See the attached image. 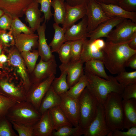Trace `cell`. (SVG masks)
<instances>
[{
    "instance_id": "obj_15",
    "label": "cell",
    "mask_w": 136,
    "mask_h": 136,
    "mask_svg": "<svg viewBox=\"0 0 136 136\" xmlns=\"http://www.w3.org/2000/svg\"><path fill=\"white\" fill-rule=\"evenodd\" d=\"M78 23L74 24L67 29L65 34L66 42L84 40L88 38L87 30V18L86 15Z\"/></svg>"
},
{
    "instance_id": "obj_31",
    "label": "cell",
    "mask_w": 136,
    "mask_h": 136,
    "mask_svg": "<svg viewBox=\"0 0 136 136\" xmlns=\"http://www.w3.org/2000/svg\"><path fill=\"white\" fill-rule=\"evenodd\" d=\"M51 6L54 10L53 15L55 23L62 25L64 22L66 12L65 3L61 0H52Z\"/></svg>"
},
{
    "instance_id": "obj_28",
    "label": "cell",
    "mask_w": 136,
    "mask_h": 136,
    "mask_svg": "<svg viewBox=\"0 0 136 136\" xmlns=\"http://www.w3.org/2000/svg\"><path fill=\"white\" fill-rule=\"evenodd\" d=\"M52 121L54 130L64 126H73L61 109L59 106L49 110Z\"/></svg>"
},
{
    "instance_id": "obj_43",
    "label": "cell",
    "mask_w": 136,
    "mask_h": 136,
    "mask_svg": "<svg viewBox=\"0 0 136 136\" xmlns=\"http://www.w3.org/2000/svg\"><path fill=\"white\" fill-rule=\"evenodd\" d=\"M0 42L3 47H10L15 45L14 37L11 32L0 29Z\"/></svg>"
},
{
    "instance_id": "obj_49",
    "label": "cell",
    "mask_w": 136,
    "mask_h": 136,
    "mask_svg": "<svg viewBox=\"0 0 136 136\" xmlns=\"http://www.w3.org/2000/svg\"><path fill=\"white\" fill-rule=\"evenodd\" d=\"M90 0H66L65 2L68 5L74 6L82 4H87Z\"/></svg>"
},
{
    "instance_id": "obj_17",
    "label": "cell",
    "mask_w": 136,
    "mask_h": 136,
    "mask_svg": "<svg viewBox=\"0 0 136 136\" xmlns=\"http://www.w3.org/2000/svg\"><path fill=\"white\" fill-rule=\"evenodd\" d=\"M124 19L113 17L101 23L89 34V42L91 43L100 38H106L113 28Z\"/></svg>"
},
{
    "instance_id": "obj_52",
    "label": "cell",
    "mask_w": 136,
    "mask_h": 136,
    "mask_svg": "<svg viewBox=\"0 0 136 136\" xmlns=\"http://www.w3.org/2000/svg\"><path fill=\"white\" fill-rule=\"evenodd\" d=\"M8 60L7 57L3 53L0 54V68H2L3 65Z\"/></svg>"
},
{
    "instance_id": "obj_21",
    "label": "cell",
    "mask_w": 136,
    "mask_h": 136,
    "mask_svg": "<svg viewBox=\"0 0 136 136\" xmlns=\"http://www.w3.org/2000/svg\"><path fill=\"white\" fill-rule=\"evenodd\" d=\"M122 105L124 114L123 129L136 126V99L123 100Z\"/></svg>"
},
{
    "instance_id": "obj_14",
    "label": "cell",
    "mask_w": 136,
    "mask_h": 136,
    "mask_svg": "<svg viewBox=\"0 0 136 136\" xmlns=\"http://www.w3.org/2000/svg\"><path fill=\"white\" fill-rule=\"evenodd\" d=\"M57 64L55 59L47 61L41 59L34 70V84L40 82L56 73Z\"/></svg>"
},
{
    "instance_id": "obj_56",
    "label": "cell",
    "mask_w": 136,
    "mask_h": 136,
    "mask_svg": "<svg viewBox=\"0 0 136 136\" xmlns=\"http://www.w3.org/2000/svg\"><path fill=\"white\" fill-rule=\"evenodd\" d=\"M1 74V72L0 71V74Z\"/></svg>"
},
{
    "instance_id": "obj_8",
    "label": "cell",
    "mask_w": 136,
    "mask_h": 136,
    "mask_svg": "<svg viewBox=\"0 0 136 136\" xmlns=\"http://www.w3.org/2000/svg\"><path fill=\"white\" fill-rule=\"evenodd\" d=\"M111 130L106 122L103 106L99 104L94 118L88 126L84 129V136H108Z\"/></svg>"
},
{
    "instance_id": "obj_41",
    "label": "cell",
    "mask_w": 136,
    "mask_h": 136,
    "mask_svg": "<svg viewBox=\"0 0 136 136\" xmlns=\"http://www.w3.org/2000/svg\"><path fill=\"white\" fill-rule=\"evenodd\" d=\"M19 136H33V126L11 122Z\"/></svg>"
},
{
    "instance_id": "obj_37",
    "label": "cell",
    "mask_w": 136,
    "mask_h": 136,
    "mask_svg": "<svg viewBox=\"0 0 136 136\" xmlns=\"http://www.w3.org/2000/svg\"><path fill=\"white\" fill-rule=\"evenodd\" d=\"M84 40L71 41L70 61L74 62L80 60L82 52Z\"/></svg>"
},
{
    "instance_id": "obj_39",
    "label": "cell",
    "mask_w": 136,
    "mask_h": 136,
    "mask_svg": "<svg viewBox=\"0 0 136 136\" xmlns=\"http://www.w3.org/2000/svg\"><path fill=\"white\" fill-rule=\"evenodd\" d=\"M71 41L65 42L60 47L57 53L61 64H66L70 60Z\"/></svg>"
},
{
    "instance_id": "obj_58",
    "label": "cell",
    "mask_w": 136,
    "mask_h": 136,
    "mask_svg": "<svg viewBox=\"0 0 136 136\" xmlns=\"http://www.w3.org/2000/svg\"><path fill=\"white\" fill-rule=\"evenodd\" d=\"M1 94V93H0Z\"/></svg>"
},
{
    "instance_id": "obj_11",
    "label": "cell",
    "mask_w": 136,
    "mask_h": 136,
    "mask_svg": "<svg viewBox=\"0 0 136 136\" xmlns=\"http://www.w3.org/2000/svg\"><path fill=\"white\" fill-rule=\"evenodd\" d=\"M7 79H0V93L17 103L26 101L27 92L24 86Z\"/></svg>"
},
{
    "instance_id": "obj_26",
    "label": "cell",
    "mask_w": 136,
    "mask_h": 136,
    "mask_svg": "<svg viewBox=\"0 0 136 136\" xmlns=\"http://www.w3.org/2000/svg\"><path fill=\"white\" fill-rule=\"evenodd\" d=\"M61 101L60 95L54 91L51 86L43 99L38 111L42 114L50 109L59 106Z\"/></svg>"
},
{
    "instance_id": "obj_19",
    "label": "cell",
    "mask_w": 136,
    "mask_h": 136,
    "mask_svg": "<svg viewBox=\"0 0 136 136\" xmlns=\"http://www.w3.org/2000/svg\"><path fill=\"white\" fill-rule=\"evenodd\" d=\"M33 136H52L54 130L48 110L42 114L40 119L33 126Z\"/></svg>"
},
{
    "instance_id": "obj_36",
    "label": "cell",
    "mask_w": 136,
    "mask_h": 136,
    "mask_svg": "<svg viewBox=\"0 0 136 136\" xmlns=\"http://www.w3.org/2000/svg\"><path fill=\"white\" fill-rule=\"evenodd\" d=\"M21 53V55L28 69L30 72H32L39 56L38 51L35 50L32 52L30 51Z\"/></svg>"
},
{
    "instance_id": "obj_45",
    "label": "cell",
    "mask_w": 136,
    "mask_h": 136,
    "mask_svg": "<svg viewBox=\"0 0 136 136\" xmlns=\"http://www.w3.org/2000/svg\"><path fill=\"white\" fill-rule=\"evenodd\" d=\"M117 5L128 11L136 12V0H118Z\"/></svg>"
},
{
    "instance_id": "obj_20",
    "label": "cell",
    "mask_w": 136,
    "mask_h": 136,
    "mask_svg": "<svg viewBox=\"0 0 136 136\" xmlns=\"http://www.w3.org/2000/svg\"><path fill=\"white\" fill-rule=\"evenodd\" d=\"M46 22L39 27L37 30L38 36V52L41 59L44 61H47L55 59L52 54L50 47L47 42L45 31L46 25Z\"/></svg>"
},
{
    "instance_id": "obj_27",
    "label": "cell",
    "mask_w": 136,
    "mask_h": 136,
    "mask_svg": "<svg viewBox=\"0 0 136 136\" xmlns=\"http://www.w3.org/2000/svg\"><path fill=\"white\" fill-rule=\"evenodd\" d=\"M84 71L107 80L110 79V76L106 73L103 61L93 59L85 63Z\"/></svg>"
},
{
    "instance_id": "obj_42",
    "label": "cell",
    "mask_w": 136,
    "mask_h": 136,
    "mask_svg": "<svg viewBox=\"0 0 136 136\" xmlns=\"http://www.w3.org/2000/svg\"><path fill=\"white\" fill-rule=\"evenodd\" d=\"M41 5L40 10L44 14V21H48L51 18L53 14L51 11V2L52 0H36Z\"/></svg>"
},
{
    "instance_id": "obj_25",
    "label": "cell",
    "mask_w": 136,
    "mask_h": 136,
    "mask_svg": "<svg viewBox=\"0 0 136 136\" xmlns=\"http://www.w3.org/2000/svg\"><path fill=\"white\" fill-rule=\"evenodd\" d=\"M99 3L109 17H117L129 19L136 23V12L128 11L116 5Z\"/></svg>"
},
{
    "instance_id": "obj_12",
    "label": "cell",
    "mask_w": 136,
    "mask_h": 136,
    "mask_svg": "<svg viewBox=\"0 0 136 136\" xmlns=\"http://www.w3.org/2000/svg\"><path fill=\"white\" fill-rule=\"evenodd\" d=\"M19 52L16 48L11 49L9 52L8 60L19 74L27 93L31 85V82L27 73L24 62Z\"/></svg>"
},
{
    "instance_id": "obj_22",
    "label": "cell",
    "mask_w": 136,
    "mask_h": 136,
    "mask_svg": "<svg viewBox=\"0 0 136 136\" xmlns=\"http://www.w3.org/2000/svg\"><path fill=\"white\" fill-rule=\"evenodd\" d=\"M38 7V3L35 0L25 9L24 13L26 21L34 32L40 25L44 18L41 17V12Z\"/></svg>"
},
{
    "instance_id": "obj_33",
    "label": "cell",
    "mask_w": 136,
    "mask_h": 136,
    "mask_svg": "<svg viewBox=\"0 0 136 136\" xmlns=\"http://www.w3.org/2000/svg\"><path fill=\"white\" fill-rule=\"evenodd\" d=\"M88 83L87 77L84 74L77 83L70 88L65 93L73 98H78L87 87Z\"/></svg>"
},
{
    "instance_id": "obj_5",
    "label": "cell",
    "mask_w": 136,
    "mask_h": 136,
    "mask_svg": "<svg viewBox=\"0 0 136 136\" xmlns=\"http://www.w3.org/2000/svg\"><path fill=\"white\" fill-rule=\"evenodd\" d=\"M79 125L83 129L87 128L95 117L99 103L86 87L79 98Z\"/></svg>"
},
{
    "instance_id": "obj_24",
    "label": "cell",
    "mask_w": 136,
    "mask_h": 136,
    "mask_svg": "<svg viewBox=\"0 0 136 136\" xmlns=\"http://www.w3.org/2000/svg\"><path fill=\"white\" fill-rule=\"evenodd\" d=\"M103 59L102 49L97 47L93 42L90 43L87 39L85 40L80 60L84 63L91 60L98 59L103 61Z\"/></svg>"
},
{
    "instance_id": "obj_34",
    "label": "cell",
    "mask_w": 136,
    "mask_h": 136,
    "mask_svg": "<svg viewBox=\"0 0 136 136\" xmlns=\"http://www.w3.org/2000/svg\"><path fill=\"white\" fill-rule=\"evenodd\" d=\"M19 18L17 17L13 18L11 28L9 30L14 37L21 33L27 34L34 33L31 28L23 23Z\"/></svg>"
},
{
    "instance_id": "obj_7",
    "label": "cell",
    "mask_w": 136,
    "mask_h": 136,
    "mask_svg": "<svg viewBox=\"0 0 136 136\" xmlns=\"http://www.w3.org/2000/svg\"><path fill=\"white\" fill-rule=\"evenodd\" d=\"M86 15L89 34L99 24L112 17L106 14L100 4L95 0H90L87 4Z\"/></svg>"
},
{
    "instance_id": "obj_53",
    "label": "cell",
    "mask_w": 136,
    "mask_h": 136,
    "mask_svg": "<svg viewBox=\"0 0 136 136\" xmlns=\"http://www.w3.org/2000/svg\"><path fill=\"white\" fill-rule=\"evenodd\" d=\"M5 13V12L3 10L0 9V17Z\"/></svg>"
},
{
    "instance_id": "obj_2",
    "label": "cell",
    "mask_w": 136,
    "mask_h": 136,
    "mask_svg": "<svg viewBox=\"0 0 136 136\" xmlns=\"http://www.w3.org/2000/svg\"><path fill=\"white\" fill-rule=\"evenodd\" d=\"M88 83L87 87L99 104L103 105L108 94L115 92L121 95L124 87L120 84L115 77L110 76L107 80L84 71Z\"/></svg>"
},
{
    "instance_id": "obj_46",
    "label": "cell",
    "mask_w": 136,
    "mask_h": 136,
    "mask_svg": "<svg viewBox=\"0 0 136 136\" xmlns=\"http://www.w3.org/2000/svg\"><path fill=\"white\" fill-rule=\"evenodd\" d=\"M13 18L9 14L5 13L0 17V29L9 30L11 28Z\"/></svg>"
},
{
    "instance_id": "obj_29",
    "label": "cell",
    "mask_w": 136,
    "mask_h": 136,
    "mask_svg": "<svg viewBox=\"0 0 136 136\" xmlns=\"http://www.w3.org/2000/svg\"><path fill=\"white\" fill-rule=\"evenodd\" d=\"M53 26L54 33L49 46L51 48V50L52 53H57L61 46L66 42L65 34L66 29L63 27H60L59 24L55 23L53 24Z\"/></svg>"
},
{
    "instance_id": "obj_3",
    "label": "cell",
    "mask_w": 136,
    "mask_h": 136,
    "mask_svg": "<svg viewBox=\"0 0 136 136\" xmlns=\"http://www.w3.org/2000/svg\"><path fill=\"white\" fill-rule=\"evenodd\" d=\"M121 94L115 92L109 94L103 106L107 125L111 131L123 130L124 114Z\"/></svg>"
},
{
    "instance_id": "obj_13",
    "label": "cell",
    "mask_w": 136,
    "mask_h": 136,
    "mask_svg": "<svg viewBox=\"0 0 136 136\" xmlns=\"http://www.w3.org/2000/svg\"><path fill=\"white\" fill-rule=\"evenodd\" d=\"M35 0H0V9L13 18L23 17L25 9Z\"/></svg>"
},
{
    "instance_id": "obj_35",
    "label": "cell",
    "mask_w": 136,
    "mask_h": 136,
    "mask_svg": "<svg viewBox=\"0 0 136 136\" xmlns=\"http://www.w3.org/2000/svg\"><path fill=\"white\" fill-rule=\"evenodd\" d=\"M118 83L124 87L126 86L136 83V71L122 72L115 77Z\"/></svg>"
},
{
    "instance_id": "obj_50",
    "label": "cell",
    "mask_w": 136,
    "mask_h": 136,
    "mask_svg": "<svg viewBox=\"0 0 136 136\" xmlns=\"http://www.w3.org/2000/svg\"><path fill=\"white\" fill-rule=\"evenodd\" d=\"M128 45L131 49L136 50V32L132 36L128 43Z\"/></svg>"
},
{
    "instance_id": "obj_57",
    "label": "cell",
    "mask_w": 136,
    "mask_h": 136,
    "mask_svg": "<svg viewBox=\"0 0 136 136\" xmlns=\"http://www.w3.org/2000/svg\"><path fill=\"white\" fill-rule=\"evenodd\" d=\"M1 117H0V118H1Z\"/></svg>"
},
{
    "instance_id": "obj_44",
    "label": "cell",
    "mask_w": 136,
    "mask_h": 136,
    "mask_svg": "<svg viewBox=\"0 0 136 136\" xmlns=\"http://www.w3.org/2000/svg\"><path fill=\"white\" fill-rule=\"evenodd\" d=\"M121 95L123 100L136 99V83L124 87L123 91Z\"/></svg>"
},
{
    "instance_id": "obj_9",
    "label": "cell",
    "mask_w": 136,
    "mask_h": 136,
    "mask_svg": "<svg viewBox=\"0 0 136 136\" xmlns=\"http://www.w3.org/2000/svg\"><path fill=\"white\" fill-rule=\"evenodd\" d=\"M55 78V75H52L42 81L35 84L32 89L27 93L26 101L38 110L43 99Z\"/></svg>"
},
{
    "instance_id": "obj_6",
    "label": "cell",
    "mask_w": 136,
    "mask_h": 136,
    "mask_svg": "<svg viewBox=\"0 0 136 136\" xmlns=\"http://www.w3.org/2000/svg\"><path fill=\"white\" fill-rule=\"evenodd\" d=\"M112 29L106 38V41L114 43L128 41L136 32V23L124 19Z\"/></svg>"
},
{
    "instance_id": "obj_48",
    "label": "cell",
    "mask_w": 136,
    "mask_h": 136,
    "mask_svg": "<svg viewBox=\"0 0 136 136\" xmlns=\"http://www.w3.org/2000/svg\"><path fill=\"white\" fill-rule=\"evenodd\" d=\"M126 67H129L133 69H136V53L130 56L127 59Z\"/></svg>"
},
{
    "instance_id": "obj_54",
    "label": "cell",
    "mask_w": 136,
    "mask_h": 136,
    "mask_svg": "<svg viewBox=\"0 0 136 136\" xmlns=\"http://www.w3.org/2000/svg\"><path fill=\"white\" fill-rule=\"evenodd\" d=\"M3 48L2 44L0 42V54L1 53L2 49Z\"/></svg>"
},
{
    "instance_id": "obj_1",
    "label": "cell",
    "mask_w": 136,
    "mask_h": 136,
    "mask_svg": "<svg viewBox=\"0 0 136 136\" xmlns=\"http://www.w3.org/2000/svg\"><path fill=\"white\" fill-rule=\"evenodd\" d=\"M129 41L118 43L105 42L102 49L103 61L105 67L111 73L118 74L125 71L127 59L136 53V50L129 46Z\"/></svg>"
},
{
    "instance_id": "obj_4",
    "label": "cell",
    "mask_w": 136,
    "mask_h": 136,
    "mask_svg": "<svg viewBox=\"0 0 136 136\" xmlns=\"http://www.w3.org/2000/svg\"><path fill=\"white\" fill-rule=\"evenodd\" d=\"M42 114L30 103H16L8 110L6 116L11 122L33 126Z\"/></svg>"
},
{
    "instance_id": "obj_10",
    "label": "cell",
    "mask_w": 136,
    "mask_h": 136,
    "mask_svg": "<svg viewBox=\"0 0 136 136\" xmlns=\"http://www.w3.org/2000/svg\"><path fill=\"white\" fill-rule=\"evenodd\" d=\"M61 101L59 105L73 126L79 125V98L72 97L64 93L59 95Z\"/></svg>"
},
{
    "instance_id": "obj_40",
    "label": "cell",
    "mask_w": 136,
    "mask_h": 136,
    "mask_svg": "<svg viewBox=\"0 0 136 136\" xmlns=\"http://www.w3.org/2000/svg\"><path fill=\"white\" fill-rule=\"evenodd\" d=\"M16 103L14 100L0 93V117L6 116L9 110Z\"/></svg>"
},
{
    "instance_id": "obj_23",
    "label": "cell",
    "mask_w": 136,
    "mask_h": 136,
    "mask_svg": "<svg viewBox=\"0 0 136 136\" xmlns=\"http://www.w3.org/2000/svg\"><path fill=\"white\" fill-rule=\"evenodd\" d=\"M14 37L16 48L21 52L30 51L33 48L38 47L39 38L36 34L21 33Z\"/></svg>"
},
{
    "instance_id": "obj_51",
    "label": "cell",
    "mask_w": 136,
    "mask_h": 136,
    "mask_svg": "<svg viewBox=\"0 0 136 136\" xmlns=\"http://www.w3.org/2000/svg\"><path fill=\"white\" fill-rule=\"evenodd\" d=\"M96 2L105 4H113L117 5L118 0H95Z\"/></svg>"
},
{
    "instance_id": "obj_47",
    "label": "cell",
    "mask_w": 136,
    "mask_h": 136,
    "mask_svg": "<svg viewBox=\"0 0 136 136\" xmlns=\"http://www.w3.org/2000/svg\"><path fill=\"white\" fill-rule=\"evenodd\" d=\"M108 136H136V126L131 127L126 131L118 129L111 131Z\"/></svg>"
},
{
    "instance_id": "obj_32",
    "label": "cell",
    "mask_w": 136,
    "mask_h": 136,
    "mask_svg": "<svg viewBox=\"0 0 136 136\" xmlns=\"http://www.w3.org/2000/svg\"><path fill=\"white\" fill-rule=\"evenodd\" d=\"M84 129L79 125L77 127L64 126L53 132L52 136H80L83 135Z\"/></svg>"
},
{
    "instance_id": "obj_55",
    "label": "cell",
    "mask_w": 136,
    "mask_h": 136,
    "mask_svg": "<svg viewBox=\"0 0 136 136\" xmlns=\"http://www.w3.org/2000/svg\"><path fill=\"white\" fill-rule=\"evenodd\" d=\"M63 2H64L65 0H61Z\"/></svg>"
},
{
    "instance_id": "obj_30",
    "label": "cell",
    "mask_w": 136,
    "mask_h": 136,
    "mask_svg": "<svg viewBox=\"0 0 136 136\" xmlns=\"http://www.w3.org/2000/svg\"><path fill=\"white\" fill-rule=\"evenodd\" d=\"M61 72L60 76L55 78L53 81L51 86L54 91L58 94L60 95L65 93L70 88L67 84L66 71L64 69L59 67Z\"/></svg>"
},
{
    "instance_id": "obj_18",
    "label": "cell",
    "mask_w": 136,
    "mask_h": 136,
    "mask_svg": "<svg viewBox=\"0 0 136 136\" xmlns=\"http://www.w3.org/2000/svg\"><path fill=\"white\" fill-rule=\"evenodd\" d=\"M65 3L66 12L62 25L66 29L86 15L87 5L71 6Z\"/></svg>"
},
{
    "instance_id": "obj_16",
    "label": "cell",
    "mask_w": 136,
    "mask_h": 136,
    "mask_svg": "<svg viewBox=\"0 0 136 136\" xmlns=\"http://www.w3.org/2000/svg\"><path fill=\"white\" fill-rule=\"evenodd\" d=\"M83 64L79 60L74 62L70 61L66 64H61L59 66L66 71L67 81L70 88L77 83L84 74Z\"/></svg>"
},
{
    "instance_id": "obj_38",
    "label": "cell",
    "mask_w": 136,
    "mask_h": 136,
    "mask_svg": "<svg viewBox=\"0 0 136 136\" xmlns=\"http://www.w3.org/2000/svg\"><path fill=\"white\" fill-rule=\"evenodd\" d=\"M12 124L6 116L0 118V136H18L13 130Z\"/></svg>"
}]
</instances>
